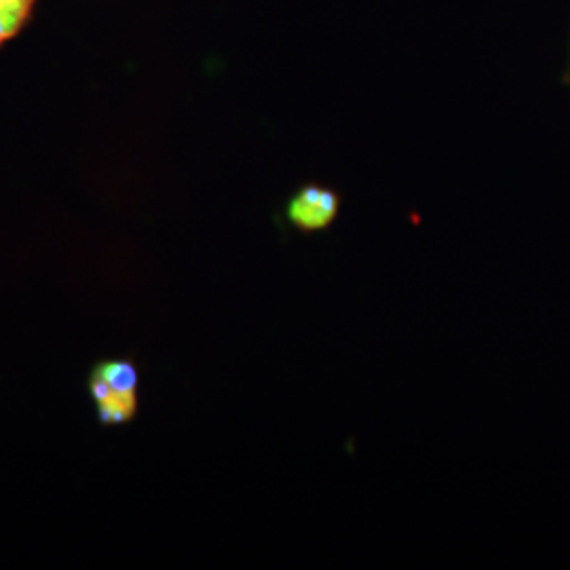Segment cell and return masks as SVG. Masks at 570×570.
I'll use <instances>...</instances> for the list:
<instances>
[{
  "mask_svg": "<svg viewBox=\"0 0 570 570\" xmlns=\"http://www.w3.org/2000/svg\"><path fill=\"white\" fill-rule=\"evenodd\" d=\"M341 212V197L327 186L306 184L287 204L285 216L289 225L305 233L324 230L336 220Z\"/></svg>",
  "mask_w": 570,
  "mask_h": 570,
  "instance_id": "1",
  "label": "cell"
},
{
  "mask_svg": "<svg viewBox=\"0 0 570 570\" xmlns=\"http://www.w3.org/2000/svg\"><path fill=\"white\" fill-rule=\"evenodd\" d=\"M91 393L94 400L100 410V419L104 425H119L127 423L134 414H136V404L125 402L121 395L115 389L108 385V381L104 379L102 372L96 370L91 376Z\"/></svg>",
  "mask_w": 570,
  "mask_h": 570,
  "instance_id": "2",
  "label": "cell"
},
{
  "mask_svg": "<svg viewBox=\"0 0 570 570\" xmlns=\"http://www.w3.org/2000/svg\"><path fill=\"white\" fill-rule=\"evenodd\" d=\"M98 370L102 372V376L108 381V385L115 389L125 402L138 406V400H136V391H138L136 367L131 366L129 362H108V364H104Z\"/></svg>",
  "mask_w": 570,
  "mask_h": 570,
  "instance_id": "3",
  "label": "cell"
},
{
  "mask_svg": "<svg viewBox=\"0 0 570 570\" xmlns=\"http://www.w3.org/2000/svg\"><path fill=\"white\" fill-rule=\"evenodd\" d=\"M35 0H0V42L11 39L28 20Z\"/></svg>",
  "mask_w": 570,
  "mask_h": 570,
  "instance_id": "4",
  "label": "cell"
}]
</instances>
